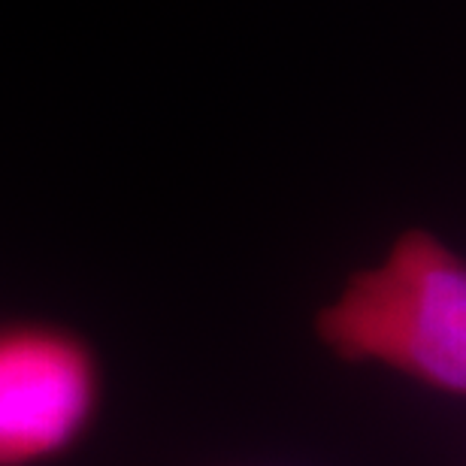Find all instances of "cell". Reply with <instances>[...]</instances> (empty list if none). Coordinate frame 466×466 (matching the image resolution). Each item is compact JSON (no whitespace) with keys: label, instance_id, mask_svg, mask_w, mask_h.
Instances as JSON below:
<instances>
[{"label":"cell","instance_id":"6da1fadb","mask_svg":"<svg viewBox=\"0 0 466 466\" xmlns=\"http://www.w3.org/2000/svg\"><path fill=\"white\" fill-rule=\"evenodd\" d=\"M315 333L339 360L381 363L445 397L466 390V264L433 230L409 228L358 269Z\"/></svg>","mask_w":466,"mask_h":466},{"label":"cell","instance_id":"7a4b0ae2","mask_svg":"<svg viewBox=\"0 0 466 466\" xmlns=\"http://www.w3.org/2000/svg\"><path fill=\"white\" fill-rule=\"evenodd\" d=\"M95 349L58 324H0V466H34L82 440L97 415Z\"/></svg>","mask_w":466,"mask_h":466}]
</instances>
